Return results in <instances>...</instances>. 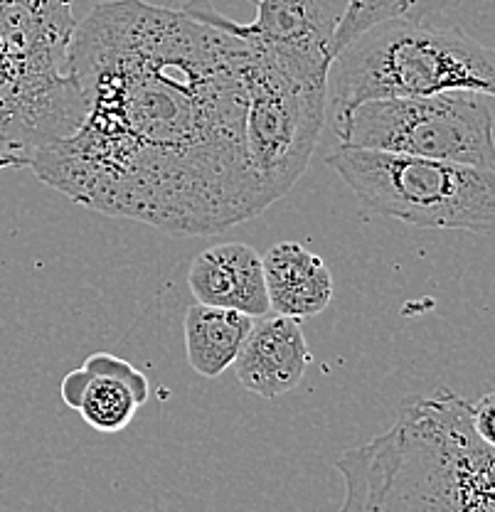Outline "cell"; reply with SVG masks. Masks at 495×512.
Returning a JSON list of instances; mask_svg holds the SVG:
<instances>
[{
	"label": "cell",
	"instance_id": "6da1fadb",
	"mask_svg": "<svg viewBox=\"0 0 495 512\" xmlns=\"http://www.w3.org/2000/svg\"><path fill=\"white\" fill-rule=\"evenodd\" d=\"M247 45L185 10L104 0L77 23L67 72L82 126L30 170L74 205L173 237L269 210L247 151Z\"/></svg>",
	"mask_w": 495,
	"mask_h": 512
},
{
	"label": "cell",
	"instance_id": "7a4b0ae2",
	"mask_svg": "<svg viewBox=\"0 0 495 512\" xmlns=\"http://www.w3.org/2000/svg\"><path fill=\"white\" fill-rule=\"evenodd\" d=\"M335 468L345 483L338 512H495V448L446 387L402 399L395 424Z\"/></svg>",
	"mask_w": 495,
	"mask_h": 512
},
{
	"label": "cell",
	"instance_id": "3957f363",
	"mask_svg": "<svg viewBox=\"0 0 495 512\" xmlns=\"http://www.w3.org/2000/svg\"><path fill=\"white\" fill-rule=\"evenodd\" d=\"M468 92L495 99V50L459 28L387 20L350 42L328 74V119L360 101Z\"/></svg>",
	"mask_w": 495,
	"mask_h": 512
},
{
	"label": "cell",
	"instance_id": "277c9868",
	"mask_svg": "<svg viewBox=\"0 0 495 512\" xmlns=\"http://www.w3.org/2000/svg\"><path fill=\"white\" fill-rule=\"evenodd\" d=\"M326 163L353 190L363 217L495 234V170L345 146Z\"/></svg>",
	"mask_w": 495,
	"mask_h": 512
},
{
	"label": "cell",
	"instance_id": "5b68a950",
	"mask_svg": "<svg viewBox=\"0 0 495 512\" xmlns=\"http://www.w3.org/2000/svg\"><path fill=\"white\" fill-rule=\"evenodd\" d=\"M340 146L495 170L493 114L481 94L360 101L330 116Z\"/></svg>",
	"mask_w": 495,
	"mask_h": 512
},
{
	"label": "cell",
	"instance_id": "8992f818",
	"mask_svg": "<svg viewBox=\"0 0 495 512\" xmlns=\"http://www.w3.org/2000/svg\"><path fill=\"white\" fill-rule=\"evenodd\" d=\"M247 45V42H244ZM247 151L274 205L303 178L328 124V84L289 72L269 52L247 45Z\"/></svg>",
	"mask_w": 495,
	"mask_h": 512
},
{
	"label": "cell",
	"instance_id": "52a82bcc",
	"mask_svg": "<svg viewBox=\"0 0 495 512\" xmlns=\"http://www.w3.org/2000/svg\"><path fill=\"white\" fill-rule=\"evenodd\" d=\"M84 116L87 101L65 67L0 40V170L30 168L37 153L72 136Z\"/></svg>",
	"mask_w": 495,
	"mask_h": 512
},
{
	"label": "cell",
	"instance_id": "ba28073f",
	"mask_svg": "<svg viewBox=\"0 0 495 512\" xmlns=\"http://www.w3.org/2000/svg\"><path fill=\"white\" fill-rule=\"evenodd\" d=\"M345 8L348 0H257V18L252 23L225 18L210 0H190L183 10L269 52L298 77L328 84L335 32Z\"/></svg>",
	"mask_w": 495,
	"mask_h": 512
},
{
	"label": "cell",
	"instance_id": "9c48e42d",
	"mask_svg": "<svg viewBox=\"0 0 495 512\" xmlns=\"http://www.w3.org/2000/svg\"><path fill=\"white\" fill-rule=\"evenodd\" d=\"M308 365L311 350L298 320L269 313L254 320L232 367L244 389L264 399H279L303 382Z\"/></svg>",
	"mask_w": 495,
	"mask_h": 512
},
{
	"label": "cell",
	"instance_id": "30bf717a",
	"mask_svg": "<svg viewBox=\"0 0 495 512\" xmlns=\"http://www.w3.org/2000/svg\"><path fill=\"white\" fill-rule=\"evenodd\" d=\"M188 286L202 306L227 308L249 318L271 313L264 256L244 242H222L195 256Z\"/></svg>",
	"mask_w": 495,
	"mask_h": 512
},
{
	"label": "cell",
	"instance_id": "8fae6325",
	"mask_svg": "<svg viewBox=\"0 0 495 512\" xmlns=\"http://www.w3.org/2000/svg\"><path fill=\"white\" fill-rule=\"evenodd\" d=\"M271 313L294 320L313 318L333 301L335 281L328 264L298 242H279L264 254Z\"/></svg>",
	"mask_w": 495,
	"mask_h": 512
},
{
	"label": "cell",
	"instance_id": "7c38bea8",
	"mask_svg": "<svg viewBox=\"0 0 495 512\" xmlns=\"http://www.w3.org/2000/svg\"><path fill=\"white\" fill-rule=\"evenodd\" d=\"M252 328L254 318L244 313L195 303L185 311L183 320L188 365L200 377L215 380L234 365Z\"/></svg>",
	"mask_w": 495,
	"mask_h": 512
},
{
	"label": "cell",
	"instance_id": "4fadbf2b",
	"mask_svg": "<svg viewBox=\"0 0 495 512\" xmlns=\"http://www.w3.org/2000/svg\"><path fill=\"white\" fill-rule=\"evenodd\" d=\"M74 30L72 0H0V40L18 50L65 55Z\"/></svg>",
	"mask_w": 495,
	"mask_h": 512
},
{
	"label": "cell",
	"instance_id": "5bb4252c",
	"mask_svg": "<svg viewBox=\"0 0 495 512\" xmlns=\"http://www.w3.org/2000/svg\"><path fill=\"white\" fill-rule=\"evenodd\" d=\"M89 372V370H87ZM92 375V372H89ZM141 404L133 397L131 387L116 377L92 375L82 399H79L77 412L82 419L101 434H116L131 424Z\"/></svg>",
	"mask_w": 495,
	"mask_h": 512
},
{
	"label": "cell",
	"instance_id": "9a60e30c",
	"mask_svg": "<svg viewBox=\"0 0 495 512\" xmlns=\"http://www.w3.org/2000/svg\"><path fill=\"white\" fill-rule=\"evenodd\" d=\"M429 8V0H348L340 28L335 32V57L375 25L387 20H419V15Z\"/></svg>",
	"mask_w": 495,
	"mask_h": 512
},
{
	"label": "cell",
	"instance_id": "2e32d148",
	"mask_svg": "<svg viewBox=\"0 0 495 512\" xmlns=\"http://www.w3.org/2000/svg\"><path fill=\"white\" fill-rule=\"evenodd\" d=\"M82 367L92 372V375L116 377V380L126 382L138 404H146L148 394H151V382H148V377L143 375L141 370H136L131 362L121 360L119 355H111V352H94V355H89L87 360H84Z\"/></svg>",
	"mask_w": 495,
	"mask_h": 512
},
{
	"label": "cell",
	"instance_id": "e0dca14e",
	"mask_svg": "<svg viewBox=\"0 0 495 512\" xmlns=\"http://www.w3.org/2000/svg\"><path fill=\"white\" fill-rule=\"evenodd\" d=\"M471 421L476 434L495 448V392L483 394L476 404H471Z\"/></svg>",
	"mask_w": 495,
	"mask_h": 512
},
{
	"label": "cell",
	"instance_id": "ac0fdd59",
	"mask_svg": "<svg viewBox=\"0 0 495 512\" xmlns=\"http://www.w3.org/2000/svg\"><path fill=\"white\" fill-rule=\"evenodd\" d=\"M89 380H92V375H89V372L84 370V367L67 372L65 380H62L60 394H62V402H65L69 409H77L79 407V399H82V394H84V389H87Z\"/></svg>",
	"mask_w": 495,
	"mask_h": 512
}]
</instances>
